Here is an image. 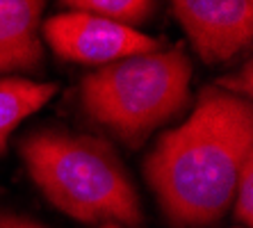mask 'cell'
Returning a JSON list of instances; mask_svg holds the SVG:
<instances>
[{
    "instance_id": "30bf717a",
    "label": "cell",
    "mask_w": 253,
    "mask_h": 228,
    "mask_svg": "<svg viewBox=\"0 0 253 228\" xmlns=\"http://www.w3.org/2000/svg\"><path fill=\"white\" fill-rule=\"evenodd\" d=\"M0 228H43V226L30 222V219H23V217L0 215Z\"/></svg>"
},
{
    "instance_id": "8fae6325",
    "label": "cell",
    "mask_w": 253,
    "mask_h": 228,
    "mask_svg": "<svg viewBox=\"0 0 253 228\" xmlns=\"http://www.w3.org/2000/svg\"><path fill=\"white\" fill-rule=\"evenodd\" d=\"M103 228H119V226H117V224H105Z\"/></svg>"
},
{
    "instance_id": "277c9868",
    "label": "cell",
    "mask_w": 253,
    "mask_h": 228,
    "mask_svg": "<svg viewBox=\"0 0 253 228\" xmlns=\"http://www.w3.org/2000/svg\"><path fill=\"white\" fill-rule=\"evenodd\" d=\"M43 37L59 57L83 64H103L160 50L158 39L135 28L84 12L59 14L46 21Z\"/></svg>"
},
{
    "instance_id": "52a82bcc",
    "label": "cell",
    "mask_w": 253,
    "mask_h": 228,
    "mask_svg": "<svg viewBox=\"0 0 253 228\" xmlns=\"http://www.w3.org/2000/svg\"><path fill=\"white\" fill-rule=\"evenodd\" d=\"M53 82H30L21 78L0 80V153L7 146V137L18 123L42 110L55 96Z\"/></svg>"
},
{
    "instance_id": "6da1fadb",
    "label": "cell",
    "mask_w": 253,
    "mask_h": 228,
    "mask_svg": "<svg viewBox=\"0 0 253 228\" xmlns=\"http://www.w3.org/2000/svg\"><path fill=\"white\" fill-rule=\"evenodd\" d=\"M251 158V103L208 87L187 121L158 139L144 174L173 224H212L233 203Z\"/></svg>"
},
{
    "instance_id": "5b68a950",
    "label": "cell",
    "mask_w": 253,
    "mask_h": 228,
    "mask_svg": "<svg viewBox=\"0 0 253 228\" xmlns=\"http://www.w3.org/2000/svg\"><path fill=\"white\" fill-rule=\"evenodd\" d=\"M196 53L214 64L226 62L251 44V0H171Z\"/></svg>"
},
{
    "instance_id": "3957f363",
    "label": "cell",
    "mask_w": 253,
    "mask_h": 228,
    "mask_svg": "<svg viewBox=\"0 0 253 228\" xmlns=\"http://www.w3.org/2000/svg\"><path fill=\"white\" fill-rule=\"evenodd\" d=\"M192 64L180 46L110 62L83 80L87 114L128 146H139L189 100Z\"/></svg>"
},
{
    "instance_id": "ba28073f",
    "label": "cell",
    "mask_w": 253,
    "mask_h": 228,
    "mask_svg": "<svg viewBox=\"0 0 253 228\" xmlns=\"http://www.w3.org/2000/svg\"><path fill=\"white\" fill-rule=\"evenodd\" d=\"M62 2L84 14L110 18L130 28L148 21L155 12V0H62Z\"/></svg>"
},
{
    "instance_id": "9c48e42d",
    "label": "cell",
    "mask_w": 253,
    "mask_h": 228,
    "mask_svg": "<svg viewBox=\"0 0 253 228\" xmlns=\"http://www.w3.org/2000/svg\"><path fill=\"white\" fill-rule=\"evenodd\" d=\"M233 201H235V219L251 226L253 224V158L242 169Z\"/></svg>"
},
{
    "instance_id": "7a4b0ae2",
    "label": "cell",
    "mask_w": 253,
    "mask_h": 228,
    "mask_svg": "<svg viewBox=\"0 0 253 228\" xmlns=\"http://www.w3.org/2000/svg\"><path fill=\"white\" fill-rule=\"evenodd\" d=\"M21 155L50 203L84 224H141V205L119 155L103 139L59 130L32 133Z\"/></svg>"
},
{
    "instance_id": "8992f818",
    "label": "cell",
    "mask_w": 253,
    "mask_h": 228,
    "mask_svg": "<svg viewBox=\"0 0 253 228\" xmlns=\"http://www.w3.org/2000/svg\"><path fill=\"white\" fill-rule=\"evenodd\" d=\"M46 0H0V73L42 64L39 21Z\"/></svg>"
}]
</instances>
